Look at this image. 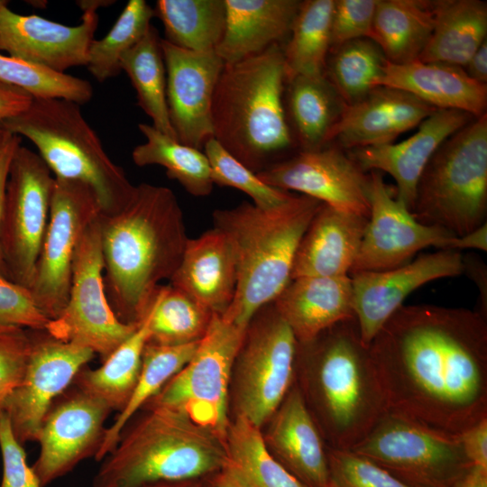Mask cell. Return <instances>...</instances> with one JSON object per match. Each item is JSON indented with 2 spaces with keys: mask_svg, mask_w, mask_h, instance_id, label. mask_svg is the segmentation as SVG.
I'll use <instances>...</instances> for the list:
<instances>
[{
  "mask_svg": "<svg viewBox=\"0 0 487 487\" xmlns=\"http://www.w3.org/2000/svg\"><path fill=\"white\" fill-rule=\"evenodd\" d=\"M368 349L387 411L455 436L487 418L482 312L402 305Z\"/></svg>",
  "mask_w": 487,
  "mask_h": 487,
  "instance_id": "obj_1",
  "label": "cell"
},
{
  "mask_svg": "<svg viewBox=\"0 0 487 487\" xmlns=\"http://www.w3.org/2000/svg\"><path fill=\"white\" fill-rule=\"evenodd\" d=\"M99 222L107 300L121 322L138 325L182 259L189 238L181 207L169 188L140 183L122 210Z\"/></svg>",
  "mask_w": 487,
  "mask_h": 487,
  "instance_id": "obj_2",
  "label": "cell"
},
{
  "mask_svg": "<svg viewBox=\"0 0 487 487\" xmlns=\"http://www.w3.org/2000/svg\"><path fill=\"white\" fill-rule=\"evenodd\" d=\"M299 390L326 446L350 450L387 411L355 317L298 343Z\"/></svg>",
  "mask_w": 487,
  "mask_h": 487,
  "instance_id": "obj_3",
  "label": "cell"
},
{
  "mask_svg": "<svg viewBox=\"0 0 487 487\" xmlns=\"http://www.w3.org/2000/svg\"><path fill=\"white\" fill-rule=\"evenodd\" d=\"M283 49L275 44L225 64L212 101L213 138L254 173L283 160L293 147L284 91Z\"/></svg>",
  "mask_w": 487,
  "mask_h": 487,
  "instance_id": "obj_4",
  "label": "cell"
},
{
  "mask_svg": "<svg viewBox=\"0 0 487 487\" xmlns=\"http://www.w3.org/2000/svg\"><path fill=\"white\" fill-rule=\"evenodd\" d=\"M322 204L294 194L274 208L244 201L213 212L214 227L230 240L237 264L236 290L225 319L247 328L255 313L276 299L291 280L297 249Z\"/></svg>",
  "mask_w": 487,
  "mask_h": 487,
  "instance_id": "obj_5",
  "label": "cell"
},
{
  "mask_svg": "<svg viewBox=\"0 0 487 487\" xmlns=\"http://www.w3.org/2000/svg\"><path fill=\"white\" fill-rule=\"evenodd\" d=\"M100 462L92 487L204 479L226 464L225 442L180 411L142 408Z\"/></svg>",
  "mask_w": 487,
  "mask_h": 487,
  "instance_id": "obj_6",
  "label": "cell"
},
{
  "mask_svg": "<svg viewBox=\"0 0 487 487\" xmlns=\"http://www.w3.org/2000/svg\"><path fill=\"white\" fill-rule=\"evenodd\" d=\"M0 129L30 140L55 179L89 187L101 215L119 212L131 199L135 186L109 158L78 104L60 98H32L25 111L2 121Z\"/></svg>",
  "mask_w": 487,
  "mask_h": 487,
  "instance_id": "obj_7",
  "label": "cell"
},
{
  "mask_svg": "<svg viewBox=\"0 0 487 487\" xmlns=\"http://www.w3.org/2000/svg\"><path fill=\"white\" fill-rule=\"evenodd\" d=\"M413 216L455 236L486 223L487 114L447 138L417 185Z\"/></svg>",
  "mask_w": 487,
  "mask_h": 487,
  "instance_id": "obj_8",
  "label": "cell"
},
{
  "mask_svg": "<svg viewBox=\"0 0 487 487\" xmlns=\"http://www.w3.org/2000/svg\"><path fill=\"white\" fill-rule=\"evenodd\" d=\"M245 332L213 314L191 359L142 408L180 411L225 442L229 384Z\"/></svg>",
  "mask_w": 487,
  "mask_h": 487,
  "instance_id": "obj_9",
  "label": "cell"
},
{
  "mask_svg": "<svg viewBox=\"0 0 487 487\" xmlns=\"http://www.w3.org/2000/svg\"><path fill=\"white\" fill-rule=\"evenodd\" d=\"M350 450L415 487H454L474 466L459 436L390 411Z\"/></svg>",
  "mask_w": 487,
  "mask_h": 487,
  "instance_id": "obj_10",
  "label": "cell"
},
{
  "mask_svg": "<svg viewBox=\"0 0 487 487\" xmlns=\"http://www.w3.org/2000/svg\"><path fill=\"white\" fill-rule=\"evenodd\" d=\"M298 341L273 303L251 319L236 357V413L261 427L293 385Z\"/></svg>",
  "mask_w": 487,
  "mask_h": 487,
  "instance_id": "obj_11",
  "label": "cell"
},
{
  "mask_svg": "<svg viewBox=\"0 0 487 487\" xmlns=\"http://www.w3.org/2000/svg\"><path fill=\"white\" fill-rule=\"evenodd\" d=\"M55 178L40 155L16 150L0 222V249L8 278L30 289L50 219Z\"/></svg>",
  "mask_w": 487,
  "mask_h": 487,
  "instance_id": "obj_12",
  "label": "cell"
},
{
  "mask_svg": "<svg viewBox=\"0 0 487 487\" xmlns=\"http://www.w3.org/2000/svg\"><path fill=\"white\" fill-rule=\"evenodd\" d=\"M99 216L86 228L77 245L68 303L57 318L50 320L46 331L59 340L91 349L103 362L139 324L121 322L107 300Z\"/></svg>",
  "mask_w": 487,
  "mask_h": 487,
  "instance_id": "obj_13",
  "label": "cell"
},
{
  "mask_svg": "<svg viewBox=\"0 0 487 487\" xmlns=\"http://www.w3.org/2000/svg\"><path fill=\"white\" fill-rule=\"evenodd\" d=\"M100 214L89 187L55 179L49 224L29 289L37 308L50 320L57 318L68 303L77 245Z\"/></svg>",
  "mask_w": 487,
  "mask_h": 487,
  "instance_id": "obj_14",
  "label": "cell"
},
{
  "mask_svg": "<svg viewBox=\"0 0 487 487\" xmlns=\"http://www.w3.org/2000/svg\"><path fill=\"white\" fill-rule=\"evenodd\" d=\"M94 356L87 347L59 340L46 330L31 329L23 378L3 409L21 445L37 440L41 422L54 400Z\"/></svg>",
  "mask_w": 487,
  "mask_h": 487,
  "instance_id": "obj_15",
  "label": "cell"
},
{
  "mask_svg": "<svg viewBox=\"0 0 487 487\" xmlns=\"http://www.w3.org/2000/svg\"><path fill=\"white\" fill-rule=\"evenodd\" d=\"M370 213L350 274L391 270L409 262L422 249H446L454 235L418 222L396 198L381 172L370 171Z\"/></svg>",
  "mask_w": 487,
  "mask_h": 487,
  "instance_id": "obj_16",
  "label": "cell"
},
{
  "mask_svg": "<svg viewBox=\"0 0 487 487\" xmlns=\"http://www.w3.org/2000/svg\"><path fill=\"white\" fill-rule=\"evenodd\" d=\"M111 409L71 384L52 403L39 429L40 452L32 468L41 487L96 457Z\"/></svg>",
  "mask_w": 487,
  "mask_h": 487,
  "instance_id": "obj_17",
  "label": "cell"
},
{
  "mask_svg": "<svg viewBox=\"0 0 487 487\" xmlns=\"http://www.w3.org/2000/svg\"><path fill=\"white\" fill-rule=\"evenodd\" d=\"M256 174L273 188L297 191L338 210L369 217L370 175L335 144L299 151Z\"/></svg>",
  "mask_w": 487,
  "mask_h": 487,
  "instance_id": "obj_18",
  "label": "cell"
},
{
  "mask_svg": "<svg viewBox=\"0 0 487 487\" xmlns=\"http://www.w3.org/2000/svg\"><path fill=\"white\" fill-rule=\"evenodd\" d=\"M83 10L75 26L59 23L39 15H22L0 9V51L9 56L64 73L69 68L86 66L98 25L96 9L106 1L78 2Z\"/></svg>",
  "mask_w": 487,
  "mask_h": 487,
  "instance_id": "obj_19",
  "label": "cell"
},
{
  "mask_svg": "<svg viewBox=\"0 0 487 487\" xmlns=\"http://www.w3.org/2000/svg\"><path fill=\"white\" fill-rule=\"evenodd\" d=\"M169 118L177 141L202 151L213 138L212 101L225 62L216 51L197 52L161 39Z\"/></svg>",
  "mask_w": 487,
  "mask_h": 487,
  "instance_id": "obj_20",
  "label": "cell"
},
{
  "mask_svg": "<svg viewBox=\"0 0 487 487\" xmlns=\"http://www.w3.org/2000/svg\"><path fill=\"white\" fill-rule=\"evenodd\" d=\"M464 272L461 252L439 249L391 270L350 274L354 314L363 343L370 345L412 291L429 281Z\"/></svg>",
  "mask_w": 487,
  "mask_h": 487,
  "instance_id": "obj_21",
  "label": "cell"
},
{
  "mask_svg": "<svg viewBox=\"0 0 487 487\" xmlns=\"http://www.w3.org/2000/svg\"><path fill=\"white\" fill-rule=\"evenodd\" d=\"M473 118L458 110L436 109L404 141L357 148L348 154L366 173L380 171L391 175L396 184V198L411 212L418 182L431 157L447 138Z\"/></svg>",
  "mask_w": 487,
  "mask_h": 487,
  "instance_id": "obj_22",
  "label": "cell"
},
{
  "mask_svg": "<svg viewBox=\"0 0 487 487\" xmlns=\"http://www.w3.org/2000/svg\"><path fill=\"white\" fill-rule=\"evenodd\" d=\"M436 110L404 90L377 86L360 100L345 105L328 144L350 151L391 143Z\"/></svg>",
  "mask_w": 487,
  "mask_h": 487,
  "instance_id": "obj_23",
  "label": "cell"
},
{
  "mask_svg": "<svg viewBox=\"0 0 487 487\" xmlns=\"http://www.w3.org/2000/svg\"><path fill=\"white\" fill-rule=\"evenodd\" d=\"M269 422L263 438L273 457L305 487H329L326 445L298 384Z\"/></svg>",
  "mask_w": 487,
  "mask_h": 487,
  "instance_id": "obj_24",
  "label": "cell"
},
{
  "mask_svg": "<svg viewBox=\"0 0 487 487\" xmlns=\"http://www.w3.org/2000/svg\"><path fill=\"white\" fill-rule=\"evenodd\" d=\"M170 281L211 313L223 315L237 285L236 258L228 237L213 227L189 238Z\"/></svg>",
  "mask_w": 487,
  "mask_h": 487,
  "instance_id": "obj_25",
  "label": "cell"
},
{
  "mask_svg": "<svg viewBox=\"0 0 487 487\" xmlns=\"http://www.w3.org/2000/svg\"><path fill=\"white\" fill-rule=\"evenodd\" d=\"M368 218L322 204L302 236L291 280L349 276Z\"/></svg>",
  "mask_w": 487,
  "mask_h": 487,
  "instance_id": "obj_26",
  "label": "cell"
},
{
  "mask_svg": "<svg viewBox=\"0 0 487 487\" xmlns=\"http://www.w3.org/2000/svg\"><path fill=\"white\" fill-rule=\"evenodd\" d=\"M377 86L404 90L436 109L458 110L475 118L486 114L487 84L473 80L461 67L418 60L405 64L387 60Z\"/></svg>",
  "mask_w": 487,
  "mask_h": 487,
  "instance_id": "obj_27",
  "label": "cell"
},
{
  "mask_svg": "<svg viewBox=\"0 0 487 487\" xmlns=\"http://www.w3.org/2000/svg\"><path fill=\"white\" fill-rule=\"evenodd\" d=\"M272 303L298 343L354 317L349 276L292 279Z\"/></svg>",
  "mask_w": 487,
  "mask_h": 487,
  "instance_id": "obj_28",
  "label": "cell"
},
{
  "mask_svg": "<svg viewBox=\"0 0 487 487\" xmlns=\"http://www.w3.org/2000/svg\"><path fill=\"white\" fill-rule=\"evenodd\" d=\"M302 1L225 0V28L216 53L230 64L289 37Z\"/></svg>",
  "mask_w": 487,
  "mask_h": 487,
  "instance_id": "obj_29",
  "label": "cell"
},
{
  "mask_svg": "<svg viewBox=\"0 0 487 487\" xmlns=\"http://www.w3.org/2000/svg\"><path fill=\"white\" fill-rule=\"evenodd\" d=\"M345 105L325 73L300 75L287 81L286 117L299 151H315L328 145L330 133Z\"/></svg>",
  "mask_w": 487,
  "mask_h": 487,
  "instance_id": "obj_30",
  "label": "cell"
},
{
  "mask_svg": "<svg viewBox=\"0 0 487 487\" xmlns=\"http://www.w3.org/2000/svg\"><path fill=\"white\" fill-rule=\"evenodd\" d=\"M434 12L432 34L418 60L464 68L470 58L486 41V2L434 1Z\"/></svg>",
  "mask_w": 487,
  "mask_h": 487,
  "instance_id": "obj_31",
  "label": "cell"
},
{
  "mask_svg": "<svg viewBox=\"0 0 487 487\" xmlns=\"http://www.w3.org/2000/svg\"><path fill=\"white\" fill-rule=\"evenodd\" d=\"M434 1L378 0L372 40L393 64L417 60L434 28Z\"/></svg>",
  "mask_w": 487,
  "mask_h": 487,
  "instance_id": "obj_32",
  "label": "cell"
},
{
  "mask_svg": "<svg viewBox=\"0 0 487 487\" xmlns=\"http://www.w3.org/2000/svg\"><path fill=\"white\" fill-rule=\"evenodd\" d=\"M150 317L151 308L134 332L102 362L100 367L84 366L72 384L103 402L111 411L121 412L139 379L142 353L150 337Z\"/></svg>",
  "mask_w": 487,
  "mask_h": 487,
  "instance_id": "obj_33",
  "label": "cell"
},
{
  "mask_svg": "<svg viewBox=\"0 0 487 487\" xmlns=\"http://www.w3.org/2000/svg\"><path fill=\"white\" fill-rule=\"evenodd\" d=\"M226 464L247 487H305L271 454L261 427L236 413L225 440Z\"/></svg>",
  "mask_w": 487,
  "mask_h": 487,
  "instance_id": "obj_34",
  "label": "cell"
},
{
  "mask_svg": "<svg viewBox=\"0 0 487 487\" xmlns=\"http://www.w3.org/2000/svg\"><path fill=\"white\" fill-rule=\"evenodd\" d=\"M168 42L197 52L215 51L225 28V0H158L153 8Z\"/></svg>",
  "mask_w": 487,
  "mask_h": 487,
  "instance_id": "obj_35",
  "label": "cell"
},
{
  "mask_svg": "<svg viewBox=\"0 0 487 487\" xmlns=\"http://www.w3.org/2000/svg\"><path fill=\"white\" fill-rule=\"evenodd\" d=\"M138 128L146 141L133 148L134 164L165 168L169 179L177 180L192 196L206 197L211 193L214 183L204 152L179 142L152 124H139Z\"/></svg>",
  "mask_w": 487,
  "mask_h": 487,
  "instance_id": "obj_36",
  "label": "cell"
},
{
  "mask_svg": "<svg viewBox=\"0 0 487 487\" xmlns=\"http://www.w3.org/2000/svg\"><path fill=\"white\" fill-rule=\"evenodd\" d=\"M161 41L158 31L151 25L144 36L122 56L121 70L128 75L136 91L137 105L152 119V125L176 139L168 113Z\"/></svg>",
  "mask_w": 487,
  "mask_h": 487,
  "instance_id": "obj_37",
  "label": "cell"
},
{
  "mask_svg": "<svg viewBox=\"0 0 487 487\" xmlns=\"http://www.w3.org/2000/svg\"><path fill=\"white\" fill-rule=\"evenodd\" d=\"M334 0L302 1L283 49L286 82L300 75L324 74L331 50Z\"/></svg>",
  "mask_w": 487,
  "mask_h": 487,
  "instance_id": "obj_38",
  "label": "cell"
},
{
  "mask_svg": "<svg viewBox=\"0 0 487 487\" xmlns=\"http://www.w3.org/2000/svg\"><path fill=\"white\" fill-rule=\"evenodd\" d=\"M199 340L178 345H159L147 343L142 368L134 391L125 408L113 424L106 427L102 446L95 459L100 462L114 449L122 429L145 403L177 374L191 359Z\"/></svg>",
  "mask_w": 487,
  "mask_h": 487,
  "instance_id": "obj_39",
  "label": "cell"
},
{
  "mask_svg": "<svg viewBox=\"0 0 487 487\" xmlns=\"http://www.w3.org/2000/svg\"><path fill=\"white\" fill-rule=\"evenodd\" d=\"M213 313L170 284L161 285L151 307L148 343L178 345L200 340Z\"/></svg>",
  "mask_w": 487,
  "mask_h": 487,
  "instance_id": "obj_40",
  "label": "cell"
},
{
  "mask_svg": "<svg viewBox=\"0 0 487 487\" xmlns=\"http://www.w3.org/2000/svg\"><path fill=\"white\" fill-rule=\"evenodd\" d=\"M332 50L325 74L345 104H353L376 87L387 60L370 38L353 40Z\"/></svg>",
  "mask_w": 487,
  "mask_h": 487,
  "instance_id": "obj_41",
  "label": "cell"
},
{
  "mask_svg": "<svg viewBox=\"0 0 487 487\" xmlns=\"http://www.w3.org/2000/svg\"><path fill=\"white\" fill-rule=\"evenodd\" d=\"M153 17V8L146 1L130 0L107 34L93 40L86 67L97 81L104 82L122 71V56L144 36Z\"/></svg>",
  "mask_w": 487,
  "mask_h": 487,
  "instance_id": "obj_42",
  "label": "cell"
},
{
  "mask_svg": "<svg viewBox=\"0 0 487 487\" xmlns=\"http://www.w3.org/2000/svg\"><path fill=\"white\" fill-rule=\"evenodd\" d=\"M0 84L18 87L33 98H60L78 105L88 102L93 96L87 80L1 53Z\"/></svg>",
  "mask_w": 487,
  "mask_h": 487,
  "instance_id": "obj_43",
  "label": "cell"
},
{
  "mask_svg": "<svg viewBox=\"0 0 487 487\" xmlns=\"http://www.w3.org/2000/svg\"><path fill=\"white\" fill-rule=\"evenodd\" d=\"M203 152L209 161L214 185L243 191L258 207L269 209L280 207L294 195L262 181L256 173L233 157L214 138L206 142Z\"/></svg>",
  "mask_w": 487,
  "mask_h": 487,
  "instance_id": "obj_44",
  "label": "cell"
},
{
  "mask_svg": "<svg viewBox=\"0 0 487 487\" xmlns=\"http://www.w3.org/2000/svg\"><path fill=\"white\" fill-rule=\"evenodd\" d=\"M329 487H415L351 450L326 446Z\"/></svg>",
  "mask_w": 487,
  "mask_h": 487,
  "instance_id": "obj_45",
  "label": "cell"
},
{
  "mask_svg": "<svg viewBox=\"0 0 487 487\" xmlns=\"http://www.w3.org/2000/svg\"><path fill=\"white\" fill-rule=\"evenodd\" d=\"M49 322L28 288L0 274V334L16 328L46 330Z\"/></svg>",
  "mask_w": 487,
  "mask_h": 487,
  "instance_id": "obj_46",
  "label": "cell"
},
{
  "mask_svg": "<svg viewBox=\"0 0 487 487\" xmlns=\"http://www.w3.org/2000/svg\"><path fill=\"white\" fill-rule=\"evenodd\" d=\"M378 0H334L331 49L345 42L372 38Z\"/></svg>",
  "mask_w": 487,
  "mask_h": 487,
  "instance_id": "obj_47",
  "label": "cell"
},
{
  "mask_svg": "<svg viewBox=\"0 0 487 487\" xmlns=\"http://www.w3.org/2000/svg\"><path fill=\"white\" fill-rule=\"evenodd\" d=\"M31 349V329L16 328L0 334V413L21 383Z\"/></svg>",
  "mask_w": 487,
  "mask_h": 487,
  "instance_id": "obj_48",
  "label": "cell"
},
{
  "mask_svg": "<svg viewBox=\"0 0 487 487\" xmlns=\"http://www.w3.org/2000/svg\"><path fill=\"white\" fill-rule=\"evenodd\" d=\"M0 451L3 468L0 487H41L32 466L27 462L23 445L13 433L5 412L0 413Z\"/></svg>",
  "mask_w": 487,
  "mask_h": 487,
  "instance_id": "obj_49",
  "label": "cell"
},
{
  "mask_svg": "<svg viewBox=\"0 0 487 487\" xmlns=\"http://www.w3.org/2000/svg\"><path fill=\"white\" fill-rule=\"evenodd\" d=\"M22 137L0 129V222L2 217L6 183L13 157L21 146ZM0 274L8 278L0 249ZM9 279V278H8Z\"/></svg>",
  "mask_w": 487,
  "mask_h": 487,
  "instance_id": "obj_50",
  "label": "cell"
},
{
  "mask_svg": "<svg viewBox=\"0 0 487 487\" xmlns=\"http://www.w3.org/2000/svg\"><path fill=\"white\" fill-rule=\"evenodd\" d=\"M459 436L472 464L487 468V418L467 428Z\"/></svg>",
  "mask_w": 487,
  "mask_h": 487,
  "instance_id": "obj_51",
  "label": "cell"
},
{
  "mask_svg": "<svg viewBox=\"0 0 487 487\" xmlns=\"http://www.w3.org/2000/svg\"><path fill=\"white\" fill-rule=\"evenodd\" d=\"M27 92L5 84H0V124L25 111L32 101Z\"/></svg>",
  "mask_w": 487,
  "mask_h": 487,
  "instance_id": "obj_52",
  "label": "cell"
},
{
  "mask_svg": "<svg viewBox=\"0 0 487 487\" xmlns=\"http://www.w3.org/2000/svg\"><path fill=\"white\" fill-rule=\"evenodd\" d=\"M446 250L460 252L464 249L487 251V222L476 229L461 236L453 235L446 247Z\"/></svg>",
  "mask_w": 487,
  "mask_h": 487,
  "instance_id": "obj_53",
  "label": "cell"
},
{
  "mask_svg": "<svg viewBox=\"0 0 487 487\" xmlns=\"http://www.w3.org/2000/svg\"><path fill=\"white\" fill-rule=\"evenodd\" d=\"M467 75L473 80L487 84V41H485L464 66Z\"/></svg>",
  "mask_w": 487,
  "mask_h": 487,
  "instance_id": "obj_54",
  "label": "cell"
},
{
  "mask_svg": "<svg viewBox=\"0 0 487 487\" xmlns=\"http://www.w3.org/2000/svg\"><path fill=\"white\" fill-rule=\"evenodd\" d=\"M203 487H247L238 476L225 466L221 470L205 477Z\"/></svg>",
  "mask_w": 487,
  "mask_h": 487,
  "instance_id": "obj_55",
  "label": "cell"
},
{
  "mask_svg": "<svg viewBox=\"0 0 487 487\" xmlns=\"http://www.w3.org/2000/svg\"><path fill=\"white\" fill-rule=\"evenodd\" d=\"M454 487H487V468L473 466Z\"/></svg>",
  "mask_w": 487,
  "mask_h": 487,
  "instance_id": "obj_56",
  "label": "cell"
},
{
  "mask_svg": "<svg viewBox=\"0 0 487 487\" xmlns=\"http://www.w3.org/2000/svg\"><path fill=\"white\" fill-rule=\"evenodd\" d=\"M140 487H203V479L162 481L144 484Z\"/></svg>",
  "mask_w": 487,
  "mask_h": 487,
  "instance_id": "obj_57",
  "label": "cell"
},
{
  "mask_svg": "<svg viewBox=\"0 0 487 487\" xmlns=\"http://www.w3.org/2000/svg\"><path fill=\"white\" fill-rule=\"evenodd\" d=\"M8 5V1H5V0H0V9L5 6V5Z\"/></svg>",
  "mask_w": 487,
  "mask_h": 487,
  "instance_id": "obj_58",
  "label": "cell"
}]
</instances>
